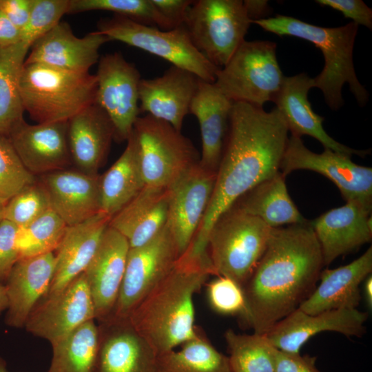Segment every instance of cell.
I'll return each mask as SVG.
<instances>
[{
    "instance_id": "cell-15",
    "label": "cell",
    "mask_w": 372,
    "mask_h": 372,
    "mask_svg": "<svg viewBox=\"0 0 372 372\" xmlns=\"http://www.w3.org/2000/svg\"><path fill=\"white\" fill-rule=\"evenodd\" d=\"M91 320H96L94 306L83 273L59 292L43 297L24 327L52 344Z\"/></svg>"
},
{
    "instance_id": "cell-11",
    "label": "cell",
    "mask_w": 372,
    "mask_h": 372,
    "mask_svg": "<svg viewBox=\"0 0 372 372\" xmlns=\"http://www.w3.org/2000/svg\"><path fill=\"white\" fill-rule=\"evenodd\" d=\"M180 257L165 226L145 244L130 248L117 301L110 316L127 318L136 305L172 270Z\"/></svg>"
},
{
    "instance_id": "cell-35",
    "label": "cell",
    "mask_w": 372,
    "mask_h": 372,
    "mask_svg": "<svg viewBox=\"0 0 372 372\" xmlns=\"http://www.w3.org/2000/svg\"><path fill=\"white\" fill-rule=\"evenodd\" d=\"M48 372H93L99 349V327L89 320L51 344Z\"/></svg>"
},
{
    "instance_id": "cell-9",
    "label": "cell",
    "mask_w": 372,
    "mask_h": 372,
    "mask_svg": "<svg viewBox=\"0 0 372 372\" xmlns=\"http://www.w3.org/2000/svg\"><path fill=\"white\" fill-rule=\"evenodd\" d=\"M132 134L145 186L167 188L200 160L192 142L180 131L149 114L137 118Z\"/></svg>"
},
{
    "instance_id": "cell-42",
    "label": "cell",
    "mask_w": 372,
    "mask_h": 372,
    "mask_svg": "<svg viewBox=\"0 0 372 372\" xmlns=\"http://www.w3.org/2000/svg\"><path fill=\"white\" fill-rule=\"evenodd\" d=\"M207 296L212 309L223 315H239L245 313L246 304L242 287L225 276H217L207 284Z\"/></svg>"
},
{
    "instance_id": "cell-14",
    "label": "cell",
    "mask_w": 372,
    "mask_h": 372,
    "mask_svg": "<svg viewBox=\"0 0 372 372\" xmlns=\"http://www.w3.org/2000/svg\"><path fill=\"white\" fill-rule=\"evenodd\" d=\"M216 172L199 161L185 171L167 187L166 226L180 256L192 243L207 211L215 185Z\"/></svg>"
},
{
    "instance_id": "cell-7",
    "label": "cell",
    "mask_w": 372,
    "mask_h": 372,
    "mask_svg": "<svg viewBox=\"0 0 372 372\" xmlns=\"http://www.w3.org/2000/svg\"><path fill=\"white\" fill-rule=\"evenodd\" d=\"M285 76L276 56V43L245 41L227 63L220 68L214 84L233 102L263 108L273 101Z\"/></svg>"
},
{
    "instance_id": "cell-10",
    "label": "cell",
    "mask_w": 372,
    "mask_h": 372,
    "mask_svg": "<svg viewBox=\"0 0 372 372\" xmlns=\"http://www.w3.org/2000/svg\"><path fill=\"white\" fill-rule=\"evenodd\" d=\"M251 23L241 0H198L184 22L194 45L215 66H225Z\"/></svg>"
},
{
    "instance_id": "cell-46",
    "label": "cell",
    "mask_w": 372,
    "mask_h": 372,
    "mask_svg": "<svg viewBox=\"0 0 372 372\" xmlns=\"http://www.w3.org/2000/svg\"><path fill=\"white\" fill-rule=\"evenodd\" d=\"M168 22L172 30L184 25L187 13L194 3L191 0H150Z\"/></svg>"
},
{
    "instance_id": "cell-19",
    "label": "cell",
    "mask_w": 372,
    "mask_h": 372,
    "mask_svg": "<svg viewBox=\"0 0 372 372\" xmlns=\"http://www.w3.org/2000/svg\"><path fill=\"white\" fill-rule=\"evenodd\" d=\"M372 204L351 200L309 221L320 245L324 265L369 242Z\"/></svg>"
},
{
    "instance_id": "cell-23",
    "label": "cell",
    "mask_w": 372,
    "mask_h": 372,
    "mask_svg": "<svg viewBox=\"0 0 372 372\" xmlns=\"http://www.w3.org/2000/svg\"><path fill=\"white\" fill-rule=\"evenodd\" d=\"M198 81L194 74L174 65L160 76L141 79L138 88L140 112L164 121L181 132Z\"/></svg>"
},
{
    "instance_id": "cell-44",
    "label": "cell",
    "mask_w": 372,
    "mask_h": 372,
    "mask_svg": "<svg viewBox=\"0 0 372 372\" xmlns=\"http://www.w3.org/2000/svg\"><path fill=\"white\" fill-rule=\"evenodd\" d=\"M316 2L340 12L358 25L372 28V10L361 0H317Z\"/></svg>"
},
{
    "instance_id": "cell-16",
    "label": "cell",
    "mask_w": 372,
    "mask_h": 372,
    "mask_svg": "<svg viewBox=\"0 0 372 372\" xmlns=\"http://www.w3.org/2000/svg\"><path fill=\"white\" fill-rule=\"evenodd\" d=\"M99 349L93 372H157L158 355L128 318L99 322Z\"/></svg>"
},
{
    "instance_id": "cell-51",
    "label": "cell",
    "mask_w": 372,
    "mask_h": 372,
    "mask_svg": "<svg viewBox=\"0 0 372 372\" xmlns=\"http://www.w3.org/2000/svg\"><path fill=\"white\" fill-rule=\"evenodd\" d=\"M8 301L5 285L0 284V314L8 308Z\"/></svg>"
},
{
    "instance_id": "cell-50",
    "label": "cell",
    "mask_w": 372,
    "mask_h": 372,
    "mask_svg": "<svg viewBox=\"0 0 372 372\" xmlns=\"http://www.w3.org/2000/svg\"><path fill=\"white\" fill-rule=\"evenodd\" d=\"M364 298L369 309L372 307V276L371 274L366 278L364 284Z\"/></svg>"
},
{
    "instance_id": "cell-18",
    "label": "cell",
    "mask_w": 372,
    "mask_h": 372,
    "mask_svg": "<svg viewBox=\"0 0 372 372\" xmlns=\"http://www.w3.org/2000/svg\"><path fill=\"white\" fill-rule=\"evenodd\" d=\"M67 128L68 121L31 125L23 119L8 138L24 167L41 176L68 169L72 163Z\"/></svg>"
},
{
    "instance_id": "cell-45",
    "label": "cell",
    "mask_w": 372,
    "mask_h": 372,
    "mask_svg": "<svg viewBox=\"0 0 372 372\" xmlns=\"http://www.w3.org/2000/svg\"><path fill=\"white\" fill-rule=\"evenodd\" d=\"M316 361L313 356L278 350L275 372H321Z\"/></svg>"
},
{
    "instance_id": "cell-31",
    "label": "cell",
    "mask_w": 372,
    "mask_h": 372,
    "mask_svg": "<svg viewBox=\"0 0 372 372\" xmlns=\"http://www.w3.org/2000/svg\"><path fill=\"white\" fill-rule=\"evenodd\" d=\"M280 171L240 197L233 205L271 228L309 222L291 200Z\"/></svg>"
},
{
    "instance_id": "cell-2",
    "label": "cell",
    "mask_w": 372,
    "mask_h": 372,
    "mask_svg": "<svg viewBox=\"0 0 372 372\" xmlns=\"http://www.w3.org/2000/svg\"><path fill=\"white\" fill-rule=\"evenodd\" d=\"M324 262L309 225L272 228L265 251L243 286V320L266 334L298 309L316 288Z\"/></svg>"
},
{
    "instance_id": "cell-27",
    "label": "cell",
    "mask_w": 372,
    "mask_h": 372,
    "mask_svg": "<svg viewBox=\"0 0 372 372\" xmlns=\"http://www.w3.org/2000/svg\"><path fill=\"white\" fill-rule=\"evenodd\" d=\"M67 136L72 161L79 170L98 174L114 139L113 125L95 103L68 121Z\"/></svg>"
},
{
    "instance_id": "cell-39",
    "label": "cell",
    "mask_w": 372,
    "mask_h": 372,
    "mask_svg": "<svg viewBox=\"0 0 372 372\" xmlns=\"http://www.w3.org/2000/svg\"><path fill=\"white\" fill-rule=\"evenodd\" d=\"M50 209L48 194L38 179L11 198L4 208L3 219L24 227Z\"/></svg>"
},
{
    "instance_id": "cell-1",
    "label": "cell",
    "mask_w": 372,
    "mask_h": 372,
    "mask_svg": "<svg viewBox=\"0 0 372 372\" xmlns=\"http://www.w3.org/2000/svg\"><path fill=\"white\" fill-rule=\"evenodd\" d=\"M288 132L276 107L266 112L247 103H233L211 198L187 249L189 255L205 256L208 235L218 218L249 190L280 172Z\"/></svg>"
},
{
    "instance_id": "cell-36",
    "label": "cell",
    "mask_w": 372,
    "mask_h": 372,
    "mask_svg": "<svg viewBox=\"0 0 372 372\" xmlns=\"http://www.w3.org/2000/svg\"><path fill=\"white\" fill-rule=\"evenodd\" d=\"M224 337L231 372H275L278 349L265 334H241L228 329Z\"/></svg>"
},
{
    "instance_id": "cell-49",
    "label": "cell",
    "mask_w": 372,
    "mask_h": 372,
    "mask_svg": "<svg viewBox=\"0 0 372 372\" xmlns=\"http://www.w3.org/2000/svg\"><path fill=\"white\" fill-rule=\"evenodd\" d=\"M243 5L251 21L265 19L270 13L271 8L267 1L245 0L243 1Z\"/></svg>"
},
{
    "instance_id": "cell-25",
    "label": "cell",
    "mask_w": 372,
    "mask_h": 372,
    "mask_svg": "<svg viewBox=\"0 0 372 372\" xmlns=\"http://www.w3.org/2000/svg\"><path fill=\"white\" fill-rule=\"evenodd\" d=\"M54 268V253L20 258L16 262L4 285L8 301L6 325L24 327L32 311L47 294Z\"/></svg>"
},
{
    "instance_id": "cell-17",
    "label": "cell",
    "mask_w": 372,
    "mask_h": 372,
    "mask_svg": "<svg viewBox=\"0 0 372 372\" xmlns=\"http://www.w3.org/2000/svg\"><path fill=\"white\" fill-rule=\"evenodd\" d=\"M368 313L358 309L307 313L298 308L278 322L265 335L278 350L300 353L302 347L313 335L333 331L347 337L362 335Z\"/></svg>"
},
{
    "instance_id": "cell-13",
    "label": "cell",
    "mask_w": 372,
    "mask_h": 372,
    "mask_svg": "<svg viewBox=\"0 0 372 372\" xmlns=\"http://www.w3.org/2000/svg\"><path fill=\"white\" fill-rule=\"evenodd\" d=\"M98 63L95 103L110 119L114 139L127 141L141 112V74L118 52L105 54L99 58Z\"/></svg>"
},
{
    "instance_id": "cell-26",
    "label": "cell",
    "mask_w": 372,
    "mask_h": 372,
    "mask_svg": "<svg viewBox=\"0 0 372 372\" xmlns=\"http://www.w3.org/2000/svg\"><path fill=\"white\" fill-rule=\"evenodd\" d=\"M372 271V247L351 262L321 271L320 282L298 307L309 314L329 310L357 309L361 300L360 285Z\"/></svg>"
},
{
    "instance_id": "cell-41",
    "label": "cell",
    "mask_w": 372,
    "mask_h": 372,
    "mask_svg": "<svg viewBox=\"0 0 372 372\" xmlns=\"http://www.w3.org/2000/svg\"><path fill=\"white\" fill-rule=\"evenodd\" d=\"M70 0H33L29 20L21 30V41L31 46L68 14Z\"/></svg>"
},
{
    "instance_id": "cell-22",
    "label": "cell",
    "mask_w": 372,
    "mask_h": 372,
    "mask_svg": "<svg viewBox=\"0 0 372 372\" xmlns=\"http://www.w3.org/2000/svg\"><path fill=\"white\" fill-rule=\"evenodd\" d=\"M108 41L110 39L97 30L79 38L69 24L60 22L33 43L24 63L72 72H89L99 60V49Z\"/></svg>"
},
{
    "instance_id": "cell-20",
    "label": "cell",
    "mask_w": 372,
    "mask_h": 372,
    "mask_svg": "<svg viewBox=\"0 0 372 372\" xmlns=\"http://www.w3.org/2000/svg\"><path fill=\"white\" fill-rule=\"evenodd\" d=\"M130 248L127 239L108 225L83 272L93 300L96 320L99 322L105 320L113 312Z\"/></svg>"
},
{
    "instance_id": "cell-33",
    "label": "cell",
    "mask_w": 372,
    "mask_h": 372,
    "mask_svg": "<svg viewBox=\"0 0 372 372\" xmlns=\"http://www.w3.org/2000/svg\"><path fill=\"white\" fill-rule=\"evenodd\" d=\"M30 49L23 41L0 48V136L7 138L24 119L19 79Z\"/></svg>"
},
{
    "instance_id": "cell-4",
    "label": "cell",
    "mask_w": 372,
    "mask_h": 372,
    "mask_svg": "<svg viewBox=\"0 0 372 372\" xmlns=\"http://www.w3.org/2000/svg\"><path fill=\"white\" fill-rule=\"evenodd\" d=\"M251 23L280 37L308 41L320 50L324 64L322 72L313 78L314 87L321 90L331 110H338L344 105L342 89L345 83L349 84L358 103L360 106L366 104L369 94L357 78L353 61L358 25L351 21L336 28H324L281 14L252 21Z\"/></svg>"
},
{
    "instance_id": "cell-43",
    "label": "cell",
    "mask_w": 372,
    "mask_h": 372,
    "mask_svg": "<svg viewBox=\"0 0 372 372\" xmlns=\"http://www.w3.org/2000/svg\"><path fill=\"white\" fill-rule=\"evenodd\" d=\"M18 229L17 226L5 219L0 222V284L3 285L19 260L17 244Z\"/></svg>"
},
{
    "instance_id": "cell-12",
    "label": "cell",
    "mask_w": 372,
    "mask_h": 372,
    "mask_svg": "<svg viewBox=\"0 0 372 372\" xmlns=\"http://www.w3.org/2000/svg\"><path fill=\"white\" fill-rule=\"evenodd\" d=\"M351 158L328 149L315 153L304 145L300 137L291 135L280 169L285 176L298 169L318 172L337 186L346 202L359 200L372 204V168L359 165Z\"/></svg>"
},
{
    "instance_id": "cell-30",
    "label": "cell",
    "mask_w": 372,
    "mask_h": 372,
    "mask_svg": "<svg viewBox=\"0 0 372 372\" xmlns=\"http://www.w3.org/2000/svg\"><path fill=\"white\" fill-rule=\"evenodd\" d=\"M167 211V188L145 186L111 218L109 226L127 239L130 248L140 247L165 226Z\"/></svg>"
},
{
    "instance_id": "cell-32",
    "label": "cell",
    "mask_w": 372,
    "mask_h": 372,
    "mask_svg": "<svg viewBox=\"0 0 372 372\" xmlns=\"http://www.w3.org/2000/svg\"><path fill=\"white\" fill-rule=\"evenodd\" d=\"M122 154L100 178L101 211L110 218L145 186L132 132Z\"/></svg>"
},
{
    "instance_id": "cell-5",
    "label": "cell",
    "mask_w": 372,
    "mask_h": 372,
    "mask_svg": "<svg viewBox=\"0 0 372 372\" xmlns=\"http://www.w3.org/2000/svg\"><path fill=\"white\" fill-rule=\"evenodd\" d=\"M19 90L24 111L37 123L68 121L95 103L96 74L23 63Z\"/></svg>"
},
{
    "instance_id": "cell-48",
    "label": "cell",
    "mask_w": 372,
    "mask_h": 372,
    "mask_svg": "<svg viewBox=\"0 0 372 372\" xmlns=\"http://www.w3.org/2000/svg\"><path fill=\"white\" fill-rule=\"evenodd\" d=\"M21 41V31L0 10V48Z\"/></svg>"
},
{
    "instance_id": "cell-28",
    "label": "cell",
    "mask_w": 372,
    "mask_h": 372,
    "mask_svg": "<svg viewBox=\"0 0 372 372\" xmlns=\"http://www.w3.org/2000/svg\"><path fill=\"white\" fill-rule=\"evenodd\" d=\"M110 219L101 211L82 223L68 226L55 251L54 272L45 296L59 292L85 271Z\"/></svg>"
},
{
    "instance_id": "cell-47",
    "label": "cell",
    "mask_w": 372,
    "mask_h": 372,
    "mask_svg": "<svg viewBox=\"0 0 372 372\" xmlns=\"http://www.w3.org/2000/svg\"><path fill=\"white\" fill-rule=\"evenodd\" d=\"M33 0H0V10L20 31L27 24Z\"/></svg>"
},
{
    "instance_id": "cell-53",
    "label": "cell",
    "mask_w": 372,
    "mask_h": 372,
    "mask_svg": "<svg viewBox=\"0 0 372 372\" xmlns=\"http://www.w3.org/2000/svg\"><path fill=\"white\" fill-rule=\"evenodd\" d=\"M6 203L7 202L0 199V222L3 219V211Z\"/></svg>"
},
{
    "instance_id": "cell-34",
    "label": "cell",
    "mask_w": 372,
    "mask_h": 372,
    "mask_svg": "<svg viewBox=\"0 0 372 372\" xmlns=\"http://www.w3.org/2000/svg\"><path fill=\"white\" fill-rule=\"evenodd\" d=\"M158 356L157 372H231L228 357L219 352L196 326L194 337Z\"/></svg>"
},
{
    "instance_id": "cell-52",
    "label": "cell",
    "mask_w": 372,
    "mask_h": 372,
    "mask_svg": "<svg viewBox=\"0 0 372 372\" xmlns=\"http://www.w3.org/2000/svg\"><path fill=\"white\" fill-rule=\"evenodd\" d=\"M0 372H9L6 360L0 356Z\"/></svg>"
},
{
    "instance_id": "cell-29",
    "label": "cell",
    "mask_w": 372,
    "mask_h": 372,
    "mask_svg": "<svg viewBox=\"0 0 372 372\" xmlns=\"http://www.w3.org/2000/svg\"><path fill=\"white\" fill-rule=\"evenodd\" d=\"M233 103L214 83L199 79L189 106V112L196 116L200 126L202 150L199 163L216 172L228 134Z\"/></svg>"
},
{
    "instance_id": "cell-21",
    "label": "cell",
    "mask_w": 372,
    "mask_h": 372,
    "mask_svg": "<svg viewBox=\"0 0 372 372\" xmlns=\"http://www.w3.org/2000/svg\"><path fill=\"white\" fill-rule=\"evenodd\" d=\"M99 174L65 169L39 176L53 210L68 226L101 212Z\"/></svg>"
},
{
    "instance_id": "cell-8",
    "label": "cell",
    "mask_w": 372,
    "mask_h": 372,
    "mask_svg": "<svg viewBox=\"0 0 372 372\" xmlns=\"http://www.w3.org/2000/svg\"><path fill=\"white\" fill-rule=\"evenodd\" d=\"M97 28V31L110 41H118L139 48L169 61L172 65L190 72L200 80L215 82L220 68L194 45L184 25L163 30L114 14L99 21Z\"/></svg>"
},
{
    "instance_id": "cell-3",
    "label": "cell",
    "mask_w": 372,
    "mask_h": 372,
    "mask_svg": "<svg viewBox=\"0 0 372 372\" xmlns=\"http://www.w3.org/2000/svg\"><path fill=\"white\" fill-rule=\"evenodd\" d=\"M211 275L216 276L209 258L183 254L130 313V322L158 355L194 337V296Z\"/></svg>"
},
{
    "instance_id": "cell-37",
    "label": "cell",
    "mask_w": 372,
    "mask_h": 372,
    "mask_svg": "<svg viewBox=\"0 0 372 372\" xmlns=\"http://www.w3.org/2000/svg\"><path fill=\"white\" fill-rule=\"evenodd\" d=\"M67 227L65 223L50 209L28 225L19 228L17 244L19 259L54 253Z\"/></svg>"
},
{
    "instance_id": "cell-24",
    "label": "cell",
    "mask_w": 372,
    "mask_h": 372,
    "mask_svg": "<svg viewBox=\"0 0 372 372\" xmlns=\"http://www.w3.org/2000/svg\"><path fill=\"white\" fill-rule=\"evenodd\" d=\"M312 87H314L313 78L305 73L285 76L273 101L291 135L310 136L318 141L324 149L350 156L355 154L364 157L368 154L369 150H357L342 145L326 132L322 126L324 118L314 112L308 100V92Z\"/></svg>"
},
{
    "instance_id": "cell-38",
    "label": "cell",
    "mask_w": 372,
    "mask_h": 372,
    "mask_svg": "<svg viewBox=\"0 0 372 372\" xmlns=\"http://www.w3.org/2000/svg\"><path fill=\"white\" fill-rule=\"evenodd\" d=\"M91 10L110 11L144 25L172 30L150 0H70L68 14Z\"/></svg>"
},
{
    "instance_id": "cell-6",
    "label": "cell",
    "mask_w": 372,
    "mask_h": 372,
    "mask_svg": "<svg viewBox=\"0 0 372 372\" xmlns=\"http://www.w3.org/2000/svg\"><path fill=\"white\" fill-rule=\"evenodd\" d=\"M272 228L236 205L221 214L207 238V254L216 276H225L242 287L267 247Z\"/></svg>"
},
{
    "instance_id": "cell-40",
    "label": "cell",
    "mask_w": 372,
    "mask_h": 372,
    "mask_svg": "<svg viewBox=\"0 0 372 372\" xmlns=\"http://www.w3.org/2000/svg\"><path fill=\"white\" fill-rule=\"evenodd\" d=\"M36 176L23 165L7 137L0 136V199L8 202Z\"/></svg>"
}]
</instances>
